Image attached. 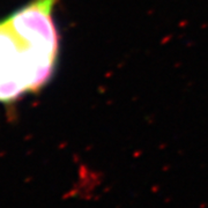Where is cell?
Masks as SVG:
<instances>
[{"label":"cell","mask_w":208,"mask_h":208,"mask_svg":"<svg viewBox=\"0 0 208 208\" xmlns=\"http://www.w3.org/2000/svg\"><path fill=\"white\" fill-rule=\"evenodd\" d=\"M57 56L29 43L10 27L0 23V100L10 101L35 90L52 75Z\"/></svg>","instance_id":"obj_1"}]
</instances>
